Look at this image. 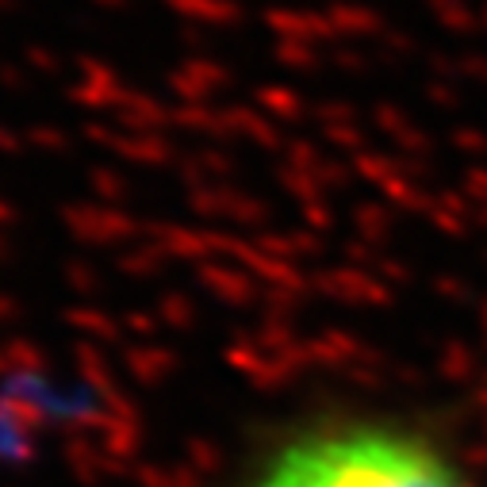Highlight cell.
Here are the masks:
<instances>
[{
	"label": "cell",
	"instance_id": "6da1fadb",
	"mask_svg": "<svg viewBox=\"0 0 487 487\" xmlns=\"http://www.w3.org/2000/svg\"><path fill=\"white\" fill-rule=\"evenodd\" d=\"M246 487H476L422 430L334 418L291 430L253 464Z\"/></svg>",
	"mask_w": 487,
	"mask_h": 487
}]
</instances>
